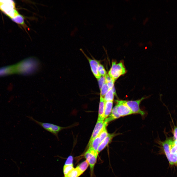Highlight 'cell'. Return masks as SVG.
<instances>
[{"mask_svg": "<svg viewBox=\"0 0 177 177\" xmlns=\"http://www.w3.org/2000/svg\"><path fill=\"white\" fill-rule=\"evenodd\" d=\"M81 174L76 167L72 170L68 174L64 175V177H78Z\"/></svg>", "mask_w": 177, "mask_h": 177, "instance_id": "19", "label": "cell"}, {"mask_svg": "<svg viewBox=\"0 0 177 177\" xmlns=\"http://www.w3.org/2000/svg\"><path fill=\"white\" fill-rule=\"evenodd\" d=\"M73 157L72 156H69L67 158L65 165H71L73 164Z\"/></svg>", "mask_w": 177, "mask_h": 177, "instance_id": "26", "label": "cell"}, {"mask_svg": "<svg viewBox=\"0 0 177 177\" xmlns=\"http://www.w3.org/2000/svg\"><path fill=\"white\" fill-rule=\"evenodd\" d=\"M27 117L30 120L34 122L45 130L54 135L58 140L59 139L58 137L59 133L62 130L68 128L67 127H62L52 123L41 122L35 120L32 117L29 116H27Z\"/></svg>", "mask_w": 177, "mask_h": 177, "instance_id": "1", "label": "cell"}, {"mask_svg": "<svg viewBox=\"0 0 177 177\" xmlns=\"http://www.w3.org/2000/svg\"><path fill=\"white\" fill-rule=\"evenodd\" d=\"M106 126H107L104 124L102 130L98 135L101 142L105 138L108 134L106 128Z\"/></svg>", "mask_w": 177, "mask_h": 177, "instance_id": "18", "label": "cell"}, {"mask_svg": "<svg viewBox=\"0 0 177 177\" xmlns=\"http://www.w3.org/2000/svg\"><path fill=\"white\" fill-rule=\"evenodd\" d=\"M118 134V133H108L107 136L102 141L99 146L97 151L98 153L103 150L110 143L114 137Z\"/></svg>", "mask_w": 177, "mask_h": 177, "instance_id": "10", "label": "cell"}, {"mask_svg": "<svg viewBox=\"0 0 177 177\" xmlns=\"http://www.w3.org/2000/svg\"><path fill=\"white\" fill-rule=\"evenodd\" d=\"M98 80L99 88L100 90L103 85L106 83L105 77L101 76Z\"/></svg>", "mask_w": 177, "mask_h": 177, "instance_id": "25", "label": "cell"}, {"mask_svg": "<svg viewBox=\"0 0 177 177\" xmlns=\"http://www.w3.org/2000/svg\"><path fill=\"white\" fill-rule=\"evenodd\" d=\"M80 50L83 53L84 55L88 61L92 71L95 76L98 79L101 76L99 74L98 70V67L100 63L99 62L95 59H92L89 58L84 53L83 50L81 49Z\"/></svg>", "mask_w": 177, "mask_h": 177, "instance_id": "7", "label": "cell"}, {"mask_svg": "<svg viewBox=\"0 0 177 177\" xmlns=\"http://www.w3.org/2000/svg\"><path fill=\"white\" fill-rule=\"evenodd\" d=\"M0 9L11 19L19 14L13 0H0Z\"/></svg>", "mask_w": 177, "mask_h": 177, "instance_id": "2", "label": "cell"}, {"mask_svg": "<svg viewBox=\"0 0 177 177\" xmlns=\"http://www.w3.org/2000/svg\"><path fill=\"white\" fill-rule=\"evenodd\" d=\"M113 105V101H108L105 102L104 117L105 118H107L110 115L112 110Z\"/></svg>", "mask_w": 177, "mask_h": 177, "instance_id": "14", "label": "cell"}, {"mask_svg": "<svg viewBox=\"0 0 177 177\" xmlns=\"http://www.w3.org/2000/svg\"><path fill=\"white\" fill-rule=\"evenodd\" d=\"M117 106V111L120 116H125L133 114L123 100H116Z\"/></svg>", "mask_w": 177, "mask_h": 177, "instance_id": "6", "label": "cell"}, {"mask_svg": "<svg viewBox=\"0 0 177 177\" xmlns=\"http://www.w3.org/2000/svg\"><path fill=\"white\" fill-rule=\"evenodd\" d=\"M105 103L103 98L100 96L97 120H104L105 119L104 111Z\"/></svg>", "mask_w": 177, "mask_h": 177, "instance_id": "11", "label": "cell"}, {"mask_svg": "<svg viewBox=\"0 0 177 177\" xmlns=\"http://www.w3.org/2000/svg\"><path fill=\"white\" fill-rule=\"evenodd\" d=\"M112 90L113 92V93H114V94L115 95H116V90H115V88L114 86L112 88Z\"/></svg>", "mask_w": 177, "mask_h": 177, "instance_id": "29", "label": "cell"}, {"mask_svg": "<svg viewBox=\"0 0 177 177\" xmlns=\"http://www.w3.org/2000/svg\"><path fill=\"white\" fill-rule=\"evenodd\" d=\"M97 151L91 148H88L84 156L90 166L91 173H93L98 155Z\"/></svg>", "mask_w": 177, "mask_h": 177, "instance_id": "4", "label": "cell"}, {"mask_svg": "<svg viewBox=\"0 0 177 177\" xmlns=\"http://www.w3.org/2000/svg\"><path fill=\"white\" fill-rule=\"evenodd\" d=\"M12 20L16 23L21 25L24 27H25L24 22V17L23 16L19 14L11 19Z\"/></svg>", "mask_w": 177, "mask_h": 177, "instance_id": "15", "label": "cell"}, {"mask_svg": "<svg viewBox=\"0 0 177 177\" xmlns=\"http://www.w3.org/2000/svg\"><path fill=\"white\" fill-rule=\"evenodd\" d=\"M168 160L171 165L177 164V154L171 153Z\"/></svg>", "mask_w": 177, "mask_h": 177, "instance_id": "21", "label": "cell"}, {"mask_svg": "<svg viewBox=\"0 0 177 177\" xmlns=\"http://www.w3.org/2000/svg\"><path fill=\"white\" fill-rule=\"evenodd\" d=\"M15 72L14 65L2 67L0 68V76L10 74Z\"/></svg>", "mask_w": 177, "mask_h": 177, "instance_id": "13", "label": "cell"}, {"mask_svg": "<svg viewBox=\"0 0 177 177\" xmlns=\"http://www.w3.org/2000/svg\"><path fill=\"white\" fill-rule=\"evenodd\" d=\"M101 142L99 136H98L93 140L88 148H92L95 151H97L98 147Z\"/></svg>", "mask_w": 177, "mask_h": 177, "instance_id": "17", "label": "cell"}, {"mask_svg": "<svg viewBox=\"0 0 177 177\" xmlns=\"http://www.w3.org/2000/svg\"><path fill=\"white\" fill-rule=\"evenodd\" d=\"M117 106L116 105L113 108L110 114L105 119L104 121V124L107 126L109 122L120 117L117 112Z\"/></svg>", "mask_w": 177, "mask_h": 177, "instance_id": "12", "label": "cell"}, {"mask_svg": "<svg viewBox=\"0 0 177 177\" xmlns=\"http://www.w3.org/2000/svg\"><path fill=\"white\" fill-rule=\"evenodd\" d=\"M89 164L86 160L80 163L76 167L80 172L81 175L87 169Z\"/></svg>", "mask_w": 177, "mask_h": 177, "instance_id": "16", "label": "cell"}, {"mask_svg": "<svg viewBox=\"0 0 177 177\" xmlns=\"http://www.w3.org/2000/svg\"><path fill=\"white\" fill-rule=\"evenodd\" d=\"M114 95L112 89H109L103 97L105 101H113Z\"/></svg>", "mask_w": 177, "mask_h": 177, "instance_id": "20", "label": "cell"}, {"mask_svg": "<svg viewBox=\"0 0 177 177\" xmlns=\"http://www.w3.org/2000/svg\"><path fill=\"white\" fill-rule=\"evenodd\" d=\"M74 168L73 164L65 165L63 168V172L64 175L68 174L73 170Z\"/></svg>", "mask_w": 177, "mask_h": 177, "instance_id": "22", "label": "cell"}, {"mask_svg": "<svg viewBox=\"0 0 177 177\" xmlns=\"http://www.w3.org/2000/svg\"><path fill=\"white\" fill-rule=\"evenodd\" d=\"M98 72L101 76H105L106 74V72L103 66L99 63L98 67Z\"/></svg>", "mask_w": 177, "mask_h": 177, "instance_id": "24", "label": "cell"}, {"mask_svg": "<svg viewBox=\"0 0 177 177\" xmlns=\"http://www.w3.org/2000/svg\"><path fill=\"white\" fill-rule=\"evenodd\" d=\"M126 72L125 68L122 62L117 64L115 61H113L108 74L115 82L120 76L124 74Z\"/></svg>", "mask_w": 177, "mask_h": 177, "instance_id": "3", "label": "cell"}, {"mask_svg": "<svg viewBox=\"0 0 177 177\" xmlns=\"http://www.w3.org/2000/svg\"><path fill=\"white\" fill-rule=\"evenodd\" d=\"M104 120H97L92 132L90 139L88 142V147L90 146L93 140L98 136L102 130L104 125Z\"/></svg>", "mask_w": 177, "mask_h": 177, "instance_id": "9", "label": "cell"}, {"mask_svg": "<svg viewBox=\"0 0 177 177\" xmlns=\"http://www.w3.org/2000/svg\"><path fill=\"white\" fill-rule=\"evenodd\" d=\"M109 89L108 87L107 84L105 83L102 86L100 91V96L103 98L109 90Z\"/></svg>", "mask_w": 177, "mask_h": 177, "instance_id": "23", "label": "cell"}, {"mask_svg": "<svg viewBox=\"0 0 177 177\" xmlns=\"http://www.w3.org/2000/svg\"><path fill=\"white\" fill-rule=\"evenodd\" d=\"M145 98V97H142L136 100L123 101V102L129 108L133 114H138L143 116L145 113L140 109L139 105L142 100Z\"/></svg>", "mask_w": 177, "mask_h": 177, "instance_id": "5", "label": "cell"}, {"mask_svg": "<svg viewBox=\"0 0 177 177\" xmlns=\"http://www.w3.org/2000/svg\"><path fill=\"white\" fill-rule=\"evenodd\" d=\"M173 139L175 141H177V127L174 126L173 131Z\"/></svg>", "mask_w": 177, "mask_h": 177, "instance_id": "27", "label": "cell"}, {"mask_svg": "<svg viewBox=\"0 0 177 177\" xmlns=\"http://www.w3.org/2000/svg\"><path fill=\"white\" fill-rule=\"evenodd\" d=\"M115 82L113 80L110 82L106 83L109 89H112L114 86Z\"/></svg>", "mask_w": 177, "mask_h": 177, "instance_id": "28", "label": "cell"}, {"mask_svg": "<svg viewBox=\"0 0 177 177\" xmlns=\"http://www.w3.org/2000/svg\"><path fill=\"white\" fill-rule=\"evenodd\" d=\"M174 141L173 138H166L165 141L161 142L160 143L162 146L167 159L171 153V151L172 146Z\"/></svg>", "mask_w": 177, "mask_h": 177, "instance_id": "8", "label": "cell"}]
</instances>
